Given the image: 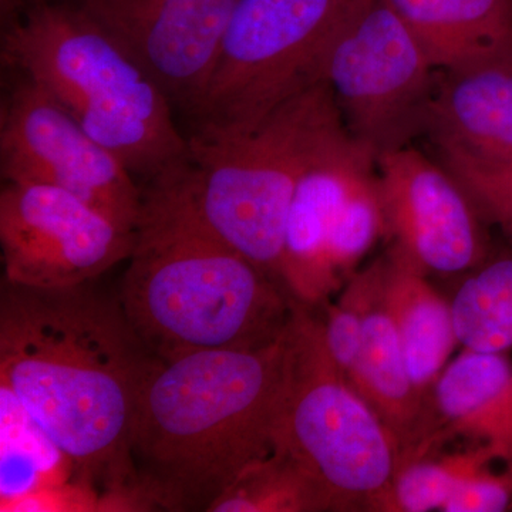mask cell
<instances>
[{
  "mask_svg": "<svg viewBox=\"0 0 512 512\" xmlns=\"http://www.w3.org/2000/svg\"><path fill=\"white\" fill-rule=\"evenodd\" d=\"M157 357L120 299L92 282L30 288L2 281L0 382L103 497L104 511H134L146 498L130 454L138 389Z\"/></svg>",
  "mask_w": 512,
  "mask_h": 512,
  "instance_id": "cell-1",
  "label": "cell"
},
{
  "mask_svg": "<svg viewBox=\"0 0 512 512\" xmlns=\"http://www.w3.org/2000/svg\"><path fill=\"white\" fill-rule=\"evenodd\" d=\"M286 372L288 328L264 348L157 357L138 389L130 436L151 507L208 511L245 468L271 456Z\"/></svg>",
  "mask_w": 512,
  "mask_h": 512,
  "instance_id": "cell-2",
  "label": "cell"
},
{
  "mask_svg": "<svg viewBox=\"0 0 512 512\" xmlns=\"http://www.w3.org/2000/svg\"><path fill=\"white\" fill-rule=\"evenodd\" d=\"M119 299L138 338L164 362L271 345L288 328L295 302L272 276L208 237L150 187L141 188Z\"/></svg>",
  "mask_w": 512,
  "mask_h": 512,
  "instance_id": "cell-3",
  "label": "cell"
},
{
  "mask_svg": "<svg viewBox=\"0 0 512 512\" xmlns=\"http://www.w3.org/2000/svg\"><path fill=\"white\" fill-rule=\"evenodd\" d=\"M345 133L332 90L320 82L249 130L191 131L190 161L147 184L208 237L282 285L286 222L296 185L316 154Z\"/></svg>",
  "mask_w": 512,
  "mask_h": 512,
  "instance_id": "cell-4",
  "label": "cell"
},
{
  "mask_svg": "<svg viewBox=\"0 0 512 512\" xmlns=\"http://www.w3.org/2000/svg\"><path fill=\"white\" fill-rule=\"evenodd\" d=\"M2 60L42 87L144 184L190 161L160 86L73 6L35 0L10 16Z\"/></svg>",
  "mask_w": 512,
  "mask_h": 512,
  "instance_id": "cell-5",
  "label": "cell"
},
{
  "mask_svg": "<svg viewBox=\"0 0 512 512\" xmlns=\"http://www.w3.org/2000/svg\"><path fill=\"white\" fill-rule=\"evenodd\" d=\"M275 450L328 495L333 511H379L403 466L402 446L330 356L322 319L293 302Z\"/></svg>",
  "mask_w": 512,
  "mask_h": 512,
  "instance_id": "cell-6",
  "label": "cell"
},
{
  "mask_svg": "<svg viewBox=\"0 0 512 512\" xmlns=\"http://www.w3.org/2000/svg\"><path fill=\"white\" fill-rule=\"evenodd\" d=\"M352 0H237L192 131L249 130L320 80L333 30Z\"/></svg>",
  "mask_w": 512,
  "mask_h": 512,
  "instance_id": "cell-7",
  "label": "cell"
},
{
  "mask_svg": "<svg viewBox=\"0 0 512 512\" xmlns=\"http://www.w3.org/2000/svg\"><path fill=\"white\" fill-rule=\"evenodd\" d=\"M376 157L348 131L303 171L281 262V282L293 301L312 309L330 301L386 237Z\"/></svg>",
  "mask_w": 512,
  "mask_h": 512,
  "instance_id": "cell-8",
  "label": "cell"
},
{
  "mask_svg": "<svg viewBox=\"0 0 512 512\" xmlns=\"http://www.w3.org/2000/svg\"><path fill=\"white\" fill-rule=\"evenodd\" d=\"M437 70L383 0H352L320 63L352 137L376 156L426 130Z\"/></svg>",
  "mask_w": 512,
  "mask_h": 512,
  "instance_id": "cell-9",
  "label": "cell"
},
{
  "mask_svg": "<svg viewBox=\"0 0 512 512\" xmlns=\"http://www.w3.org/2000/svg\"><path fill=\"white\" fill-rule=\"evenodd\" d=\"M0 171L3 183L60 188L136 232L141 187L133 174L50 94L23 76L2 106Z\"/></svg>",
  "mask_w": 512,
  "mask_h": 512,
  "instance_id": "cell-10",
  "label": "cell"
},
{
  "mask_svg": "<svg viewBox=\"0 0 512 512\" xmlns=\"http://www.w3.org/2000/svg\"><path fill=\"white\" fill-rule=\"evenodd\" d=\"M136 232L76 195L42 184L3 183L0 248L10 284L72 288L130 258Z\"/></svg>",
  "mask_w": 512,
  "mask_h": 512,
  "instance_id": "cell-11",
  "label": "cell"
},
{
  "mask_svg": "<svg viewBox=\"0 0 512 512\" xmlns=\"http://www.w3.org/2000/svg\"><path fill=\"white\" fill-rule=\"evenodd\" d=\"M237 0H74L191 119Z\"/></svg>",
  "mask_w": 512,
  "mask_h": 512,
  "instance_id": "cell-12",
  "label": "cell"
},
{
  "mask_svg": "<svg viewBox=\"0 0 512 512\" xmlns=\"http://www.w3.org/2000/svg\"><path fill=\"white\" fill-rule=\"evenodd\" d=\"M390 248L429 274L460 275L487 258L481 214L440 161L406 146L376 157Z\"/></svg>",
  "mask_w": 512,
  "mask_h": 512,
  "instance_id": "cell-13",
  "label": "cell"
},
{
  "mask_svg": "<svg viewBox=\"0 0 512 512\" xmlns=\"http://www.w3.org/2000/svg\"><path fill=\"white\" fill-rule=\"evenodd\" d=\"M384 258L356 272L362 289L363 338L349 383L392 431L404 461L423 456L433 439L429 402L414 386L402 342L383 296Z\"/></svg>",
  "mask_w": 512,
  "mask_h": 512,
  "instance_id": "cell-14",
  "label": "cell"
},
{
  "mask_svg": "<svg viewBox=\"0 0 512 512\" xmlns=\"http://www.w3.org/2000/svg\"><path fill=\"white\" fill-rule=\"evenodd\" d=\"M437 72L424 130L433 143L512 160V45Z\"/></svg>",
  "mask_w": 512,
  "mask_h": 512,
  "instance_id": "cell-15",
  "label": "cell"
},
{
  "mask_svg": "<svg viewBox=\"0 0 512 512\" xmlns=\"http://www.w3.org/2000/svg\"><path fill=\"white\" fill-rule=\"evenodd\" d=\"M434 416L447 436L487 446L512 464V362L507 353L464 349L447 363L430 393Z\"/></svg>",
  "mask_w": 512,
  "mask_h": 512,
  "instance_id": "cell-16",
  "label": "cell"
},
{
  "mask_svg": "<svg viewBox=\"0 0 512 512\" xmlns=\"http://www.w3.org/2000/svg\"><path fill=\"white\" fill-rule=\"evenodd\" d=\"M426 272L396 249L384 256L383 296L402 342L417 392L430 393L458 343L451 303L427 279Z\"/></svg>",
  "mask_w": 512,
  "mask_h": 512,
  "instance_id": "cell-17",
  "label": "cell"
},
{
  "mask_svg": "<svg viewBox=\"0 0 512 512\" xmlns=\"http://www.w3.org/2000/svg\"><path fill=\"white\" fill-rule=\"evenodd\" d=\"M436 70L476 62L512 45V0H383Z\"/></svg>",
  "mask_w": 512,
  "mask_h": 512,
  "instance_id": "cell-18",
  "label": "cell"
},
{
  "mask_svg": "<svg viewBox=\"0 0 512 512\" xmlns=\"http://www.w3.org/2000/svg\"><path fill=\"white\" fill-rule=\"evenodd\" d=\"M0 508L77 476L72 458L0 382Z\"/></svg>",
  "mask_w": 512,
  "mask_h": 512,
  "instance_id": "cell-19",
  "label": "cell"
},
{
  "mask_svg": "<svg viewBox=\"0 0 512 512\" xmlns=\"http://www.w3.org/2000/svg\"><path fill=\"white\" fill-rule=\"evenodd\" d=\"M451 303L458 343L478 352L512 349V251L485 258Z\"/></svg>",
  "mask_w": 512,
  "mask_h": 512,
  "instance_id": "cell-20",
  "label": "cell"
},
{
  "mask_svg": "<svg viewBox=\"0 0 512 512\" xmlns=\"http://www.w3.org/2000/svg\"><path fill=\"white\" fill-rule=\"evenodd\" d=\"M210 512L333 511L328 495L291 457L274 450L239 474Z\"/></svg>",
  "mask_w": 512,
  "mask_h": 512,
  "instance_id": "cell-21",
  "label": "cell"
},
{
  "mask_svg": "<svg viewBox=\"0 0 512 512\" xmlns=\"http://www.w3.org/2000/svg\"><path fill=\"white\" fill-rule=\"evenodd\" d=\"M497 454L487 446L431 458L429 454L409 461L394 477L382 512L443 511L461 484L487 470Z\"/></svg>",
  "mask_w": 512,
  "mask_h": 512,
  "instance_id": "cell-22",
  "label": "cell"
},
{
  "mask_svg": "<svg viewBox=\"0 0 512 512\" xmlns=\"http://www.w3.org/2000/svg\"><path fill=\"white\" fill-rule=\"evenodd\" d=\"M434 148L481 217L512 234V160L474 156L447 143H434Z\"/></svg>",
  "mask_w": 512,
  "mask_h": 512,
  "instance_id": "cell-23",
  "label": "cell"
},
{
  "mask_svg": "<svg viewBox=\"0 0 512 512\" xmlns=\"http://www.w3.org/2000/svg\"><path fill=\"white\" fill-rule=\"evenodd\" d=\"M322 320L326 346L343 375L350 376L359 360L363 338L362 289L356 274L342 289L338 301L323 303Z\"/></svg>",
  "mask_w": 512,
  "mask_h": 512,
  "instance_id": "cell-24",
  "label": "cell"
},
{
  "mask_svg": "<svg viewBox=\"0 0 512 512\" xmlns=\"http://www.w3.org/2000/svg\"><path fill=\"white\" fill-rule=\"evenodd\" d=\"M2 512L103 511V497L94 485L74 478L69 483L42 488L0 508Z\"/></svg>",
  "mask_w": 512,
  "mask_h": 512,
  "instance_id": "cell-25",
  "label": "cell"
},
{
  "mask_svg": "<svg viewBox=\"0 0 512 512\" xmlns=\"http://www.w3.org/2000/svg\"><path fill=\"white\" fill-rule=\"evenodd\" d=\"M512 505V464L501 474L490 468L458 487L444 505V512H501Z\"/></svg>",
  "mask_w": 512,
  "mask_h": 512,
  "instance_id": "cell-26",
  "label": "cell"
},
{
  "mask_svg": "<svg viewBox=\"0 0 512 512\" xmlns=\"http://www.w3.org/2000/svg\"><path fill=\"white\" fill-rule=\"evenodd\" d=\"M30 2H35V0H2L3 15H13Z\"/></svg>",
  "mask_w": 512,
  "mask_h": 512,
  "instance_id": "cell-27",
  "label": "cell"
}]
</instances>
